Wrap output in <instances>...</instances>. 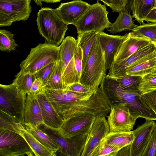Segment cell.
Wrapping results in <instances>:
<instances>
[{"label": "cell", "instance_id": "17", "mask_svg": "<svg viewBox=\"0 0 156 156\" xmlns=\"http://www.w3.org/2000/svg\"><path fill=\"white\" fill-rule=\"evenodd\" d=\"M49 135L56 143L58 151L63 155L81 156L88 134L64 138L54 132L53 134Z\"/></svg>", "mask_w": 156, "mask_h": 156}, {"label": "cell", "instance_id": "1", "mask_svg": "<svg viewBox=\"0 0 156 156\" xmlns=\"http://www.w3.org/2000/svg\"><path fill=\"white\" fill-rule=\"evenodd\" d=\"M53 104L63 121L73 117L89 114L96 117L106 116L111 110V105L101 87L94 92L79 93L67 88L57 91Z\"/></svg>", "mask_w": 156, "mask_h": 156}, {"label": "cell", "instance_id": "33", "mask_svg": "<svg viewBox=\"0 0 156 156\" xmlns=\"http://www.w3.org/2000/svg\"><path fill=\"white\" fill-rule=\"evenodd\" d=\"M44 88L54 90L64 89L67 88L63 80L58 62Z\"/></svg>", "mask_w": 156, "mask_h": 156}, {"label": "cell", "instance_id": "40", "mask_svg": "<svg viewBox=\"0 0 156 156\" xmlns=\"http://www.w3.org/2000/svg\"><path fill=\"white\" fill-rule=\"evenodd\" d=\"M74 57L77 74L80 78L83 60L82 51L80 47H77L76 49Z\"/></svg>", "mask_w": 156, "mask_h": 156}, {"label": "cell", "instance_id": "9", "mask_svg": "<svg viewBox=\"0 0 156 156\" xmlns=\"http://www.w3.org/2000/svg\"><path fill=\"white\" fill-rule=\"evenodd\" d=\"M31 0H0V24L9 26L14 22L26 21L31 12Z\"/></svg>", "mask_w": 156, "mask_h": 156}, {"label": "cell", "instance_id": "42", "mask_svg": "<svg viewBox=\"0 0 156 156\" xmlns=\"http://www.w3.org/2000/svg\"><path fill=\"white\" fill-rule=\"evenodd\" d=\"M43 88L41 81L36 79L32 84L30 93L32 95L36 96L42 92Z\"/></svg>", "mask_w": 156, "mask_h": 156}, {"label": "cell", "instance_id": "5", "mask_svg": "<svg viewBox=\"0 0 156 156\" xmlns=\"http://www.w3.org/2000/svg\"><path fill=\"white\" fill-rule=\"evenodd\" d=\"M59 46L48 42L40 43L31 48L26 58L20 63V70L18 73L35 74L48 64L59 60Z\"/></svg>", "mask_w": 156, "mask_h": 156}, {"label": "cell", "instance_id": "38", "mask_svg": "<svg viewBox=\"0 0 156 156\" xmlns=\"http://www.w3.org/2000/svg\"><path fill=\"white\" fill-rule=\"evenodd\" d=\"M103 2L105 5L109 7L113 12H119L125 8L128 0H97Z\"/></svg>", "mask_w": 156, "mask_h": 156}, {"label": "cell", "instance_id": "12", "mask_svg": "<svg viewBox=\"0 0 156 156\" xmlns=\"http://www.w3.org/2000/svg\"><path fill=\"white\" fill-rule=\"evenodd\" d=\"M96 117L89 114L73 117L63 121L60 129L55 133L64 138L88 134Z\"/></svg>", "mask_w": 156, "mask_h": 156}, {"label": "cell", "instance_id": "32", "mask_svg": "<svg viewBox=\"0 0 156 156\" xmlns=\"http://www.w3.org/2000/svg\"><path fill=\"white\" fill-rule=\"evenodd\" d=\"M14 35L10 31L4 29L0 30V50L9 52L16 49L18 45L13 39Z\"/></svg>", "mask_w": 156, "mask_h": 156}, {"label": "cell", "instance_id": "45", "mask_svg": "<svg viewBox=\"0 0 156 156\" xmlns=\"http://www.w3.org/2000/svg\"><path fill=\"white\" fill-rule=\"evenodd\" d=\"M38 5L41 6L42 5V2H43V0H33Z\"/></svg>", "mask_w": 156, "mask_h": 156}, {"label": "cell", "instance_id": "4", "mask_svg": "<svg viewBox=\"0 0 156 156\" xmlns=\"http://www.w3.org/2000/svg\"><path fill=\"white\" fill-rule=\"evenodd\" d=\"M39 33L51 44L58 46L64 39L68 25L58 16L55 9L42 8L36 20Z\"/></svg>", "mask_w": 156, "mask_h": 156}, {"label": "cell", "instance_id": "34", "mask_svg": "<svg viewBox=\"0 0 156 156\" xmlns=\"http://www.w3.org/2000/svg\"><path fill=\"white\" fill-rule=\"evenodd\" d=\"M156 89V71L142 77L139 90L141 94Z\"/></svg>", "mask_w": 156, "mask_h": 156}, {"label": "cell", "instance_id": "15", "mask_svg": "<svg viewBox=\"0 0 156 156\" xmlns=\"http://www.w3.org/2000/svg\"><path fill=\"white\" fill-rule=\"evenodd\" d=\"M109 131V126L105 116L96 117L88 135L81 156H92L95 149Z\"/></svg>", "mask_w": 156, "mask_h": 156}, {"label": "cell", "instance_id": "11", "mask_svg": "<svg viewBox=\"0 0 156 156\" xmlns=\"http://www.w3.org/2000/svg\"><path fill=\"white\" fill-rule=\"evenodd\" d=\"M155 50V44L152 43L123 60L114 61L109 69L108 75L116 78L126 75V71L128 69L156 57Z\"/></svg>", "mask_w": 156, "mask_h": 156}, {"label": "cell", "instance_id": "6", "mask_svg": "<svg viewBox=\"0 0 156 156\" xmlns=\"http://www.w3.org/2000/svg\"><path fill=\"white\" fill-rule=\"evenodd\" d=\"M27 94L20 90L12 82L8 85H0V110L23 125Z\"/></svg>", "mask_w": 156, "mask_h": 156}, {"label": "cell", "instance_id": "41", "mask_svg": "<svg viewBox=\"0 0 156 156\" xmlns=\"http://www.w3.org/2000/svg\"><path fill=\"white\" fill-rule=\"evenodd\" d=\"M67 88L70 90L79 93H89L95 92L83 85L80 82L74 83Z\"/></svg>", "mask_w": 156, "mask_h": 156}, {"label": "cell", "instance_id": "37", "mask_svg": "<svg viewBox=\"0 0 156 156\" xmlns=\"http://www.w3.org/2000/svg\"><path fill=\"white\" fill-rule=\"evenodd\" d=\"M139 98L143 105L156 115V89L141 94Z\"/></svg>", "mask_w": 156, "mask_h": 156}, {"label": "cell", "instance_id": "24", "mask_svg": "<svg viewBox=\"0 0 156 156\" xmlns=\"http://www.w3.org/2000/svg\"><path fill=\"white\" fill-rule=\"evenodd\" d=\"M155 0H132L130 8L133 16L140 24L154 7Z\"/></svg>", "mask_w": 156, "mask_h": 156}, {"label": "cell", "instance_id": "43", "mask_svg": "<svg viewBox=\"0 0 156 156\" xmlns=\"http://www.w3.org/2000/svg\"><path fill=\"white\" fill-rule=\"evenodd\" d=\"M145 21L153 23H156V0L154 8L146 17Z\"/></svg>", "mask_w": 156, "mask_h": 156}, {"label": "cell", "instance_id": "21", "mask_svg": "<svg viewBox=\"0 0 156 156\" xmlns=\"http://www.w3.org/2000/svg\"><path fill=\"white\" fill-rule=\"evenodd\" d=\"M148 39L135 36L131 32L121 45L115 61H121L152 43Z\"/></svg>", "mask_w": 156, "mask_h": 156}, {"label": "cell", "instance_id": "10", "mask_svg": "<svg viewBox=\"0 0 156 156\" xmlns=\"http://www.w3.org/2000/svg\"><path fill=\"white\" fill-rule=\"evenodd\" d=\"M34 156L24 138L18 133L0 129V156Z\"/></svg>", "mask_w": 156, "mask_h": 156}, {"label": "cell", "instance_id": "26", "mask_svg": "<svg viewBox=\"0 0 156 156\" xmlns=\"http://www.w3.org/2000/svg\"><path fill=\"white\" fill-rule=\"evenodd\" d=\"M97 32L92 31L78 34L77 47H80L82 51V68L83 67L92 44L97 35Z\"/></svg>", "mask_w": 156, "mask_h": 156}, {"label": "cell", "instance_id": "27", "mask_svg": "<svg viewBox=\"0 0 156 156\" xmlns=\"http://www.w3.org/2000/svg\"><path fill=\"white\" fill-rule=\"evenodd\" d=\"M23 125L25 128L30 132L41 144L56 153L58 151V147L57 144L49 135L38 127L27 124Z\"/></svg>", "mask_w": 156, "mask_h": 156}, {"label": "cell", "instance_id": "7", "mask_svg": "<svg viewBox=\"0 0 156 156\" xmlns=\"http://www.w3.org/2000/svg\"><path fill=\"white\" fill-rule=\"evenodd\" d=\"M106 5L97 2L90 5L79 20L74 24L77 33L103 31L108 29L111 23L108 17Z\"/></svg>", "mask_w": 156, "mask_h": 156}, {"label": "cell", "instance_id": "2", "mask_svg": "<svg viewBox=\"0 0 156 156\" xmlns=\"http://www.w3.org/2000/svg\"><path fill=\"white\" fill-rule=\"evenodd\" d=\"M101 87L111 106L125 103L130 113L137 119L142 118L146 120L156 121V115L152 110L145 107L140 101V93H132L123 90L115 78L109 76L102 81Z\"/></svg>", "mask_w": 156, "mask_h": 156}, {"label": "cell", "instance_id": "31", "mask_svg": "<svg viewBox=\"0 0 156 156\" xmlns=\"http://www.w3.org/2000/svg\"><path fill=\"white\" fill-rule=\"evenodd\" d=\"M36 79L35 74L17 73L13 82L20 90L27 94L30 93L32 84Z\"/></svg>", "mask_w": 156, "mask_h": 156}, {"label": "cell", "instance_id": "19", "mask_svg": "<svg viewBox=\"0 0 156 156\" xmlns=\"http://www.w3.org/2000/svg\"><path fill=\"white\" fill-rule=\"evenodd\" d=\"M90 5L81 0H74L61 3L55 9L59 17L67 25H74Z\"/></svg>", "mask_w": 156, "mask_h": 156}, {"label": "cell", "instance_id": "18", "mask_svg": "<svg viewBox=\"0 0 156 156\" xmlns=\"http://www.w3.org/2000/svg\"><path fill=\"white\" fill-rule=\"evenodd\" d=\"M156 125L154 120H146L144 123L133 131L134 138L129 145L130 156H142Z\"/></svg>", "mask_w": 156, "mask_h": 156}, {"label": "cell", "instance_id": "47", "mask_svg": "<svg viewBox=\"0 0 156 156\" xmlns=\"http://www.w3.org/2000/svg\"><path fill=\"white\" fill-rule=\"evenodd\" d=\"M154 156H156V147L155 150V151Z\"/></svg>", "mask_w": 156, "mask_h": 156}, {"label": "cell", "instance_id": "39", "mask_svg": "<svg viewBox=\"0 0 156 156\" xmlns=\"http://www.w3.org/2000/svg\"><path fill=\"white\" fill-rule=\"evenodd\" d=\"M156 147V125L152 132L147 147L142 156H154Z\"/></svg>", "mask_w": 156, "mask_h": 156}, {"label": "cell", "instance_id": "14", "mask_svg": "<svg viewBox=\"0 0 156 156\" xmlns=\"http://www.w3.org/2000/svg\"><path fill=\"white\" fill-rule=\"evenodd\" d=\"M3 126L6 129L16 132L26 140L33 150L35 156H55L56 153L40 143L24 125L15 121L10 116L5 119Z\"/></svg>", "mask_w": 156, "mask_h": 156}, {"label": "cell", "instance_id": "25", "mask_svg": "<svg viewBox=\"0 0 156 156\" xmlns=\"http://www.w3.org/2000/svg\"><path fill=\"white\" fill-rule=\"evenodd\" d=\"M133 138V131L127 132H109L102 141L121 150L130 144Z\"/></svg>", "mask_w": 156, "mask_h": 156}, {"label": "cell", "instance_id": "44", "mask_svg": "<svg viewBox=\"0 0 156 156\" xmlns=\"http://www.w3.org/2000/svg\"><path fill=\"white\" fill-rule=\"evenodd\" d=\"M62 0H43V2L47 3H54L60 2Z\"/></svg>", "mask_w": 156, "mask_h": 156}, {"label": "cell", "instance_id": "22", "mask_svg": "<svg viewBox=\"0 0 156 156\" xmlns=\"http://www.w3.org/2000/svg\"><path fill=\"white\" fill-rule=\"evenodd\" d=\"M23 124L38 127L44 125L41 108L36 96L27 94L24 112Z\"/></svg>", "mask_w": 156, "mask_h": 156}, {"label": "cell", "instance_id": "13", "mask_svg": "<svg viewBox=\"0 0 156 156\" xmlns=\"http://www.w3.org/2000/svg\"><path fill=\"white\" fill-rule=\"evenodd\" d=\"M106 116L110 132L131 131L136 120L131 115L125 103L111 105L109 114Z\"/></svg>", "mask_w": 156, "mask_h": 156}, {"label": "cell", "instance_id": "35", "mask_svg": "<svg viewBox=\"0 0 156 156\" xmlns=\"http://www.w3.org/2000/svg\"><path fill=\"white\" fill-rule=\"evenodd\" d=\"M120 149L101 141L92 156H116Z\"/></svg>", "mask_w": 156, "mask_h": 156}, {"label": "cell", "instance_id": "46", "mask_svg": "<svg viewBox=\"0 0 156 156\" xmlns=\"http://www.w3.org/2000/svg\"><path fill=\"white\" fill-rule=\"evenodd\" d=\"M154 43L155 44V52H156V42H155V43Z\"/></svg>", "mask_w": 156, "mask_h": 156}, {"label": "cell", "instance_id": "23", "mask_svg": "<svg viewBox=\"0 0 156 156\" xmlns=\"http://www.w3.org/2000/svg\"><path fill=\"white\" fill-rule=\"evenodd\" d=\"M116 21L111 23L107 30L112 34L119 33L124 30H131L136 25L134 24L132 16L128 10L124 8L120 11Z\"/></svg>", "mask_w": 156, "mask_h": 156}, {"label": "cell", "instance_id": "3", "mask_svg": "<svg viewBox=\"0 0 156 156\" xmlns=\"http://www.w3.org/2000/svg\"><path fill=\"white\" fill-rule=\"evenodd\" d=\"M106 71L105 52L97 34L82 69L79 82L83 85L95 91L101 84Z\"/></svg>", "mask_w": 156, "mask_h": 156}, {"label": "cell", "instance_id": "36", "mask_svg": "<svg viewBox=\"0 0 156 156\" xmlns=\"http://www.w3.org/2000/svg\"><path fill=\"white\" fill-rule=\"evenodd\" d=\"M58 61L48 64L35 74L36 79L41 81L44 88L55 68Z\"/></svg>", "mask_w": 156, "mask_h": 156}, {"label": "cell", "instance_id": "20", "mask_svg": "<svg viewBox=\"0 0 156 156\" xmlns=\"http://www.w3.org/2000/svg\"><path fill=\"white\" fill-rule=\"evenodd\" d=\"M36 96L40 106L44 125L53 132H57L63 123V119L54 108L43 90Z\"/></svg>", "mask_w": 156, "mask_h": 156}, {"label": "cell", "instance_id": "29", "mask_svg": "<svg viewBox=\"0 0 156 156\" xmlns=\"http://www.w3.org/2000/svg\"><path fill=\"white\" fill-rule=\"evenodd\" d=\"M156 71V57L128 69L126 74L143 76L148 73Z\"/></svg>", "mask_w": 156, "mask_h": 156}, {"label": "cell", "instance_id": "16", "mask_svg": "<svg viewBox=\"0 0 156 156\" xmlns=\"http://www.w3.org/2000/svg\"><path fill=\"white\" fill-rule=\"evenodd\" d=\"M100 45L104 51L105 68L109 69L115 60L119 50L129 33L123 35H111L103 31L97 32Z\"/></svg>", "mask_w": 156, "mask_h": 156}, {"label": "cell", "instance_id": "28", "mask_svg": "<svg viewBox=\"0 0 156 156\" xmlns=\"http://www.w3.org/2000/svg\"><path fill=\"white\" fill-rule=\"evenodd\" d=\"M142 77L126 74L116 79L119 86L123 90L129 92L141 93L139 90V87Z\"/></svg>", "mask_w": 156, "mask_h": 156}, {"label": "cell", "instance_id": "8", "mask_svg": "<svg viewBox=\"0 0 156 156\" xmlns=\"http://www.w3.org/2000/svg\"><path fill=\"white\" fill-rule=\"evenodd\" d=\"M60 56L58 62L63 82L67 87L73 83L80 82L76 69L74 55L77 47V40L68 36L59 46Z\"/></svg>", "mask_w": 156, "mask_h": 156}, {"label": "cell", "instance_id": "30", "mask_svg": "<svg viewBox=\"0 0 156 156\" xmlns=\"http://www.w3.org/2000/svg\"><path fill=\"white\" fill-rule=\"evenodd\" d=\"M131 30V33L135 36L148 39L153 43L156 42V23L136 25Z\"/></svg>", "mask_w": 156, "mask_h": 156}]
</instances>
